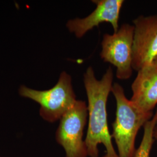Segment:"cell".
I'll return each instance as SVG.
<instances>
[{
  "instance_id": "obj_1",
  "label": "cell",
  "mask_w": 157,
  "mask_h": 157,
  "mask_svg": "<svg viewBox=\"0 0 157 157\" xmlns=\"http://www.w3.org/2000/svg\"><path fill=\"white\" fill-rule=\"evenodd\" d=\"M113 73L109 67L100 80L95 77L93 68L87 67L83 75L84 88L88 100L89 115V126L85 144L88 155L98 157V146L100 144L105 147L106 153L103 157H119L112 142L107 121V103L112 89Z\"/></svg>"
},
{
  "instance_id": "obj_2",
  "label": "cell",
  "mask_w": 157,
  "mask_h": 157,
  "mask_svg": "<svg viewBox=\"0 0 157 157\" xmlns=\"http://www.w3.org/2000/svg\"><path fill=\"white\" fill-rule=\"evenodd\" d=\"M111 92L117 104L116 118L113 123V138L118 148L119 157H134L136 137L139 130L151 119L152 112L141 111L125 96L120 84H113Z\"/></svg>"
},
{
  "instance_id": "obj_3",
  "label": "cell",
  "mask_w": 157,
  "mask_h": 157,
  "mask_svg": "<svg viewBox=\"0 0 157 157\" xmlns=\"http://www.w3.org/2000/svg\"><path fill=\"white\" fill-rule=\"evenodd\" d=\"M18 93L23 98L37 103L40 116L50 123L60 120L77 101L72 77L65 71L60 73L57 83L50 89L37 90L21 85Z\"/></svg>"
},
{
  "instance_id": "obj_4",
  "label": "cell",
  "mask_w": 157,
  "mask_h": 157,
  "mask_svg": "<svg viewBox=\"0 0 157 157\" xmlns=\"http://www.w3.org/2000/svg\"><path fill=\"white\" fill-rule=\"evenodd\" d=\"M134 30L133 25L125 23L117 32L105 34L102 37L101 58L116 67V76L120 80L129 79L133 73Z\"/></svg>"
},
{
  "instance_id": "obj_5",
  "label": "cell",
  "mask_w": 157,
  "mask_h": 157,
  "mask_svg": "<svg viewBox=\"0 0 157 157\" xmlns=\"http://www.w3.org/2000/svg\"><path fill=\"white\" fill-rule=\"evenodd\" d=\"M87 105L85 101L78 100L61 119L56 133L57 143L62 146L66 157H87L83 130L87 122Z\"/></svg>"
},
{
  "instance_id": "obj_6",
  "label": "cell",
  "mask_w": 157,
  "mask_h": 157,
  "mask_svg": "<svg viewBox=\"0 0 157 157\" xmlns=\"http://www.w3.org/2000/svg\"><path fill=\"white\" fill-rule=\"evenodd\" d=\"M132 67L137 71L152 63L157 56V15L139 16L133 20Z\"/></svg>"
},
{
  "instance_id": "obj_7",
  "label": "cell",
  "mask_w": 157,
  "mask_h": 157,
  "mask_svg": "<svg viewBox=\"0 0 157 157\" xmlns=\"http://www.w3.org/2000/svg\"><path fill=\"white\" fill-rule=\"evenodd\" d=\"M96 5L95 10L84 18L76 17L70 19L66 27L77 38L83 37L89 31L102 23H109L114 32L119 29V19L124 0H93Z\"/></svg>"
},
{
  "instance_id": "obj_8",
  "label": "cell",
  "mask_w": 157,
  "mask_h": 157,
  "mask_svg": "<svg viewBox=\"0 0 157 157\" xmlns=\"http://www.w3.org/2000/svg\"><path fill=\"white\" fill-rule=\"evenodd\" d=\"M131 101L141 111L151 113L157 104V64L152 62L138 71L132 84Z\"/></svg>"
},
{
  "instance_id": "obj_9",
  "label": "cell",
  "mask_w": 157,
  "mask_h": 157,
  "mask_svg": "<svg viewBox=\"0 0 157 157\" xmlns=\"http://www.w3.org/2000/svg\"><path fill=\"white\" fill-rule=\"evenodd\" d=\"M157 122V110L153 117L144 125V134L140 145L135 152L134 157H150L154 141V132Z\"/></svg>"
},
{
  "instance_id": "obj_10",
  "label": "cell",
  "mask_w": 157,
  "mask_h": 157,
  "mask_svg": "<svg viewBox=\"0 0 157 157\" xmlns=\"http://www.w3.org/2000/svg\"><path fill=\"white\" fill-rule=\"evenodd\" d=\"M154 137L157 140V122L154 129Z\"/></svg>"
},
{
  "instance_id": "obj_11",
  "label": "cell",
  "mask_w": 157,
  "mask_h": 157,
  "mask_svg": "<svg viewBox=\"0 0 157 157\" xmlns=\"http://www.w3.org/2000/svg\"><path fill=\"white\" fill-rule=\"evenodd\" d=\"M153 62H155V63H157V58H155V59H154V61H153Z\"/></svg>"
}]
</instances>
